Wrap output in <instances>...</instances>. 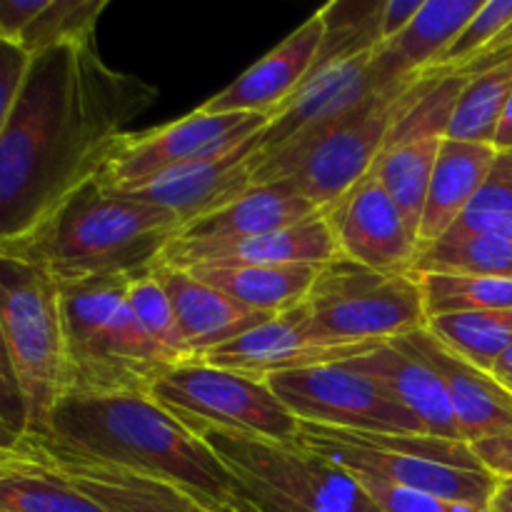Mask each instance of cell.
Segmentation results:
<instances>
[{"label": "cell", "mask_w": 512, "mask_h": 512, "mask_svg": "<svg viewBox=\"0 0 512 512\" xmlns=\"http://www.w3.org/2000/svg\"><path fill=\"white\" fill-rule=\"evenodd\" d=\"M158 95L155 85L105 63L98 45L33 55L0 135V245L28 235L98 178L115 138Z\"/></svg>", "instance_id": "obj_1"}, {"label": "cell", "mask_w": 512, "mask_h": 512, "mask_svg": "<svg viewBox=\"0 0 512 512\" xmlns=\"http://www.w3.org/2000/svg\"><path fill=\"white\" fill-rule=\"evenodd\" d=\"M28 443L55 458L113 465L180 485L218 512L253 505L213 448L148 393L65 395L50 415L48 435Z\"/></svg>", "instance_id": "obj_2"}, {"label": "cell", "mask_w": 512, "mask_h": 512, "mask_svg": "<svg viewBox=\"0 0 512 512\" xmlns=\"http://www.w3.org/2000/svg\"><path fill=\"white\" fill-rule=\"evenodd\" d=\"M183 228L170 210L98 178L65 198L43 223L0 253L40 265L58 283L148 273Z\"/></svg>", "instance_id": "obj_3"}, {"label": "cell", "mask_w": 512, "mask_h": 512, "mask_svg": "<svg viewBox=\"0 0 512 512\" xmlns=\"http://www.w3.org/2000/svg\"><path fill=\"white\" fill-rule=\"evenodd\" d=\"M133 278L113 275L58 283L68 353L65 395H150L153 385L175 368L130 310L128 285Z\"/></svg>", "instance_id": "obj_4"}, {"label": "cell", "mask_w": 512, "mask_h": 512, "mask_svg": "<svg viewBox=\"0 0 512 512\" xmlns=\"http://www.w3.org/2000/svg\"><path fill=\"white\" fill-rule=\"evenodd\" d=\"M445 75L430 70L403 85L378 90L313 140L265 155L255 170V185L285 183L325 213L375 168L395 123Z\"/></svg>", "instance_id": "obj_5"}, {"label": "cell", "mask_w": 512, "mask_h": 512, "mask_svg": "<svg viewBox=\"0 0 512 512\" xmlns=\"http://www.w3.org/2000/svg\"><path fill=\"white\" fill-rule=\"evenodd\" d=\"M300 445L360 478L458 500L490 510L498 480L485 473L468 443L425 433H350L303 423Z\"/></svg>", "instance_id": "obj_6"}, {"label": "cell", "mask_w": 512, "mask_h": 512, "mask_svg": "<svg viewBox=\"0 0 512 512\" xmlns=\"http://www.w3.org/2000/svg\"><path fill=\"white\" fill-rule=\"evenodd\" d=\"M0 325L25 403V438L43 440L68 393L58 280L40 265L0 253Z\"/></svg>", "instance_id": "obj_7"}, {"label": "cell", "mask_w": 512, "mask_h": 512, "mask_svg": "<svg viewBox=\"0 0 512 512\" xmlns=\"http://www.w3.org/2000/svg\"><path fill=\"white\" fill-rule=\"evenodd\" d=\"M260 512H383L353 473L300 443L198 430Z\"/></svg>", "instance_id": "obj_8"}, {"label": "cell", "mask_w": 512, "mask_h": 512, "mask_svg": "<svg viewBox=\"0 0 512 512\" xmlns=\"http://www.w3.org/2000/svg\"><path fill=\"white\" fill-rule=\"evenodd\" d=\"M310 325L328 343H390L428 328L415 273H378L348 258L320 268L308 300Z\"/></svg>", "instance_id": "obj_9"}, {"label": "cell", "mask_w": 512, "mask_h": 512, "mask_svg": "<svg viewBox=\"0 0 512 512\" xmlns=\"http://www.w3.org/2000/svg\"><path fill=\"white\" fill-rule=\"evenodd\" d=\"M150 398L193 433L205 428L298 443L300 423L270 390L268 380L193 358L170 368Z\"/></svg>", "instance_id": "obj_10"}, {"label": "cell", "mask_w": 512, "mask_h": 512, "mask_svg": "<svg viewBox=\"0 0 512 512\" xmlns=\"http://www.w3.org/2000/svg\"><path fill=\"white\" fill-rule=\"evenodd\" d=\"M270 115L258 113H205L193 110L180 120L158 128L123 133L110 145L98 180L118 193H135L155 178L215 158L253 135L263 133Z\"/></svg>", "instance_id": "obj_11"}, {"label": "cell", "mask_w": 512, "mask_h": 512, "mask_svg": "<svg viewBox=\"0 0 512 512\" xmlns=\"http://www.w3.org/2000/svg\"><path fill=\"white\" fill-rule=\"evenodd\" d=\"M268 385L300 423L350 433H425L420 420L375 380L345 365L288 370L270 375Z\"/></svg>", "instance_id": "obj_12"}, {"label": "cell", "mask_w": 512, "mask_h": 512, "mask_svg": "<svg viewBox=\"0 0 512 512\" xmlns=\"http://www.w3.org/2000/svg\"><path fill=\"white\" fill-rule=\"evenodd\" d=\"M375 50L315 60L313 70L298 88V93L270 115V123L263 133L260 158L290 148V145L313 140L315 135L325 133L338 120L353 113L370 95L385 90L380 88L373 75Z\"/></svg>", "instance_id": "obj_13"}, {"label": "cell", "mask_w": 512, "mask_h": 512, "mask_svg": "<svg viewBox=\"0 0 512 512\" xmlns=\"http://www.w3.org/2000/svg\"><path fill=\"white\" fill-rule=\"evenodd\" d=\"M383 343H355L338 345L320 338L310 325L308 308L298 305L293 310L273 315L258 328L248 330L240 338L208 350L200 360L235 373L253 375L268 380L270 375L288 373V370L320 368V365H343L360 358Z\"/></svg>", "instance_id": "obj_14"}, {"label": "cell", "mask_w": 512, "mask_h": 512, "mask_svg": "<svg viewBox=\"0 0 512 512\" xmlns=\"http://www.w3.org/2000/svg\"><path fill=\"white\" fill-rule=\"evenodd\" d=\"M340 258L378 273H413L420 243L373 173L325 210Z\"/></svg>", "instance_id": "obj_15"}, {"label": "cell", "mask_w": 512, "mask_h": 512, "mask_svg": "<svg viewBox=\"0 0 512 512\" xmlns=\"http://www.w3.org/2000/svg\"><path fill=\"white\" fill-rule=\"evenodd\" d=\"M320 210L305 198H300L293 188L285 183L255 185L243 198L233 200L225 208L205 215L183 225L168 248L163 250L158 263L178 268L190 255H198L203 250L228 248V245L243 243L255 235L273 233V230L290 228L303 220L313 218Z\"/></svg>", "instance_id": "obj_16"}, {"label": "cell", "mask_w": 512, "mask_h": 512, "mask_svg": "<svg viewBox=\"0 0 512 512\" xmlns=\"http://www.w3.org/2000/svg\"><path fill=\"white\" fill-rule=\"evenodd\" d=\"M263 133L253 135L215 158L200 160V163L173 170L163 178H155L145 188L135 190V195L170 210L180 220V225L205 218L255 188Z\"/></svg>", "instance_id": "obj_17"}, {"label": "cell", "mask_w": 512, "mask_h": 512, "mask_svg": "<svg viewBox=\"0 0 512 512\" xmlns=\"http://www.w3.org/2000/svg\"><path fill=\"white\" fill-rule=\"evenodd\" d=\"M325 40V20L320 10L310 15L298 30L275 45L268 55L250 65L238 80L205 100L200 110L205 113H258L273 115L285 100L298 93L300 85L313 70L315 58Z\"/></svg>", "instance_id": "obj_18"}, {"label": "cell", "mask_w": 512, "mask_h": 512, "mask_svg": "<svg viewBox=\"0 0 512 512\" xmlns=\"http://www.w3.org/2000/svg\"><path fill=\"white\" fill-rule=\"evenodd\" d=\"M403 340L443 378L463 443L470 445L512 428V388L508 383L455 353L438 335L430 333V328L405 335Z\"/></svg>", "instance_id": "obj_19"}, {"label": "cell", "mask_w": 512, "mask_h": 512, "mask_svg": "<svg viewBox=\"0 0 512 512\" xmlns=\"http://www.w3.org/2000/svg\"><path fill=\"white\" fill-rule=\"evenodd\" d=\"M345 368L380 385L393 400L420 420L428 435L445 440H460L453 405L438 370L403 338L378 345L370 353L343 363ZM463 443V440H460Z\"/></svg>", "instance_id": "obj_20"}, {"label": "cell", "mask_w": 512, "mask_h": 512, "mask_svg": "<svg viewBox=\"0 0 512 512\" xmlns=\"http://www.w3.org/2000/svg\"><path fill=\"white\" fill-rule=\"evenodd\" d=\"M483 3L485 0H425L408 28L375 50L373 75L380 88H395L438 68L440 58Z\"/></svg>", "instance_id": "obj_21"}, {"label": "cell", "mask_w": 512, "mask_h": 512, "mask_svg": "<svg viewBox=\"0 0 512 512\" xmlns=\"http://www.w3.org/2000/svg\"><path fill=\"white\" fill-rule=\"evenodd\" d=\"M150 273L158 278V283L168 293L185 343L195 358L240 338L248 330L258 328L265 320L273 318L268 313H255V310L235 303L233 298L195 278L190 270L155 263Z\"/></svg>", "instance_id": "obj_22"}, {"label": "cell", "mask_w": 512, "mask_h": 512, "mask_svg": "<svg viewBox=\"0 0 512 512\" xmlns=\"http://www.w3.org/2000/svg\"><path fill=\"white\" fill-rule=\"evenodd\" d=\"M35 453L43 460L45 468L63 475L108 512H218L213 505L183 490L180 485L165 483V480L150 478V475L113 468V465L55 458V455H45L40 450Z\"/></svg>", "instance_id": "obj_23"}, {"label": "cell", "mask_w": 512, "mask_h": 512, "mask_svg": "<svg viewBox=\"0 0 512 512\" xmlns=\"http://www.w3.org/2000/svg\"><path fill=\"white\" fill-rule=\"evenodd\" d=\"M108 0H0V43L38 55L63 45H95Z\"/></svg>", "instance_id": "obj_24"}, {"label": "cell", "mask_w": 512, "mask_h": 512, "mask_svg": "<svg viewBox=\"0 0 512 512\" xmlns=\"http://www.w3.org/2000/svg\"><path fill=\"white\" fill-rule=\"evenodd\" d=\"M498 150L485 143L445 138L430 175L428 198L420 220V248L448 235L498 160Z\"/></svg>", "instance_id": "obj_25"}, {"label": "cell", "mask_w": 512, "mask_h": 512, "mask_svg": "<svg viewBox=\"0 0 512 512\" xmlns=\"http://www.w3.org/2000/svg\"><path fill=\"white\" fill-rule=\"evenodd\" d=\"M323 265H198L190 273L255 313L278 315L308 300Z\"/></svg>", "instance_id": "obj_26"}, {"label": "cell", "mask_w": 512, "mask_h": 512, "mask_svg": "<svg viewBox=\"0 0 512 512\" xmlns=\"http://www.w3.org/2000/svg\"><path fill=\"white\" fill-rule=\"evenodd\" d=\"M340 258L338 243H335L333 228H330L325 213L313 215L290 228L273 230V233L255 235L243 243L228 245V248L203 250L190 255L180 270L198 268V265H325Z\"/></svg>", "instance_id": "obj_27"}, {"label": "cell", "mask_w": 512, "mask_h": 512, "mask_svg": "<svg viewBox=\"0 0 512 512\" xmlns=\"http://www.w3.org/2000/svg\"><path fill=\"white\" fill-rule=\"evenodd\" d=\"M445 138H413L388 143L370 173L383 183L393 203L403 213L410 233L420 243V220L428 198L430 175Z\"/></svg>", "instance_id": "obj_28"}, {"label": "cell", "mask_w": 512, "mask_h": 512, "mask_svg": "<svg viewBox=\"0 0 512 512\" xmlns=\"http://www.w3.org/2000/svg\"><path fill=\"white\" fill-rule=\"evenodd\" d=\"M430 333L478 368L493 373L512 345V310H468L430 318Z\"/></svg>", "instance_id": "obj_29"}, {"label": "cell", "mask_w": 512, "mask_h": 512, "mask_svg": "<svg viewBox=\"0 0 512 512\" xmlns=\"http://www.w3.org/2000/svg\"><path fill=\"white\" fill-rule=\"evenodd\" d=\"M38 455V453H35ZM0 512H108L63 475L40 465L0 475Z\"/></svg>", "instance_id": "obj_30"}, {"label": "cell", "mask_w": 512, "mask_h": 512, "mask_svg": "<svg viewBox=\"0 0 512 512\" xmlns=\"http://www.w3.org/2000/svg\"><path fill=\"white\" fill-rule=\"evenodd\" d=\"M512 98V60L468 78L450 118L448 138L493 145L500 115Z\"/></svg>", "instance_id": "obj_31"}, {"label": "cell", "mask_w": 512, "mask_h": 512, "mask_svg": "<svg viewBox=\"0 0 512 512\" xmlns=\"http://www.w3.org/2000/svg\"><path fill=\"white\" fill-rule=\"evenodd\" d=\"M413 273L512 278V240L498 238V235L443 238L420 248Z\"/></svg>", "instance_id": "obj_32"}, {"label": "cell", "mask_w": 512, "mask_h": 512, "mask_svg": "<svg viewBox=\"0 0 512 512\" xmlns=\"http://www.w3.org/2000/svg\"><path fill=\"white\" fill-rule=\"evenodd\" d=\"M428 318L468 310H512V278L490 275H418Z\"/></svg>", "instance_id": "obj_33"}, {"label": "cell", "mask_w": 512, "mask_h": 512, "mask_svg": "<svg viewBox=\"0 0 512 512\" xmlns=\"http://www.w3.org/2000/svg\"><path fill=\"white\" fill-rule=\"evenodd\" d=\"M498 235L512 240V153H500L475 198L445 238Z\"/></svg>", "instance_id": "obj_34"}, {"label": "cell", "mask_w": 512, "mask_h": 512, "mask_svg": "<svg viewBox=\"0 0 512 512\" xmlns=\"http://www.w3.org/2000/svg\"><path fill=\"white\" fill-rule=\"evenodd\" d=\"M128 303L138 323L143 325L145 333L153 338V343L173 360L175 365L188 363L195 355L190 353L188 343L183 338V330L178 325L173 305H170L168 293L158 283L153 273H140L130 280L128 285Z\"/></svg>", "instance_id": "obj_35"}, {"label": "cell", "mask_w": 512, "mask_h": 512, "mask_svg": "<svg viewBox=\"0 0 512 512\" xmlns=\"http://www.w3.org/2000/svg\"><path fill=\"white\" fill-rule=\"evenodd\" d=\"M512 23V0H485L480 5L478 13L473 15L468 25H465L463 33L458 35L453 45H450L448 53L440 58L438 68L443 73H453V70L463 68L465 63H470L473 58H478L480 53L493 45V40L503 33L505 28Z\"/></svg>", "instance_id": "obj_36"}, {"label": "cell", "mask_w": 512, "mask_h": 512, "mask_svg": "<svg viewBox=\"0 0 512 512\" xmlns=\"http://www.w3.org/2000/svg\"><path fill=\"white\" fill-rule=\"evenodd\" d=\"M358 483L368 490L370 498L375 500L383 512H490L488 508H480V505L470 503H458V500H445L435 498V495L415 493V490L395 488V485L380 483L373 478H360L355 475Z\"/></svg>", "instance_id": "obj_37"}, {"label": "cell", "mask_w": 512, "mask_h": 512, "mask_svg": "<svg viewBox=\"0 0 512 512\" xmlns=\"http://www.w3.org/2000/svg\"><path fill=\"white\" fill-rule=\"evenodd\" d=\"M0 423L25 438V403L20 395L18 378H15L8 343H5L3 325H0Z\"/></svg>", "instance_id": "obj_38"}, {"label": "cell", "mask_w": 512, "mask_h": 512, "mask_svg": "<svg viewBox=\"0 0 512 512\" xmlns=\"http://www.w3.org/2000/svg\"><path fill=\"white\" fill-rule=\"evenodd\" d=\"M30 65V55L13 48L8 43H0V135H3L8 115L13 110L18 90L23 85L25 70Z\"/></svg>", "instance_id": "obj_39"}, {"label": "cell", "mask_w": 512, "mask_h": 512, "mask_svg": "<svg viewBox=\"0 0 512 512\" xmlns=\"http://www.w3.org/2000/svg\"><path fill=\"white\" fill-rule=\"evenodd\" d=\"M480 468L495 480H512V428L470 443Z\"/></svg>", "instance_id": "obj_40"}, {"label": "cell", "mask_w": 512, "mask_h": 512, "mask_svg": "<svg viewBox=\"0 0 512 512\" xmlns=\"http://www.w3.org/2000/svg\"><path fill=\"white\" fill-rule=\"evenodd\" d=\"M423 3L425 0H383V10H380L378 23L380 45L403 33L410 25V20L418 15V10L423 8Z\"/></svg>", "instance_id": "obj_41"}, {"label": "cell", "mask_w": 512, "mask_h": 512, "mask_svg": "<svg viewBox=\"0 0 512 512\" xmlns=\"http://www.w3.org/2000/svg\"><path fill=\"white\" fill-rule=\"evenodd\" d=\"M510 60H512V23L493 40V45H490L485 53H480L478 58H473L470 63H465L463 68L453 70V73L465 75V78H473V75L485 73V70L495 68V65L510 63Z\"/></svg>", "instance_id": "obj_42"}, {"label": "cell", "mask_w": 512, "mask_h": 512, "mask_svg": "<svg viewBox=\"0 0 512 512\" xmlns=\"http://www.w3.org/2000/svg\"><path fill=\"white\" fill-rule=\"evenodd\" d=\"M33 465H40V458L35 455V450L28 448L25 450H5L0 448V475L3 473H13V470H28Z\"/></svg>", "instance_id": "obj_43"}, {"label": "cell", "mask_w": 512, "mask_h": 512, "mask_svg": "<svg viewBox=\"0 0 512 512\" xmlns=\"http://www.w3.org/2000/svg\"><path fill=\"white\" fill-rule=\"evenodd\" d=\"M493 148L498 153H512V98L505 105L503 115H500V123L498 130H495V138H493Z\"/></svg>", "instance_id": "obj_44"}, {"label": "cell", "mask_w": 512, "mask_h": 512, "mask_svg": "<svg viewBox=\"0 0 512 512\" xmlns=\"http://www.w3.org/2000/svg\"><path fill=\"white\" fill-rule=\"evenodd\" d=\"M490 512H512V480H498V488L490 500Z\"/></svg>", "instance_id": "obj_45"}, {"label": "cell", "mask_w": 512, "mask_h": 512, "mask_svg": "<svg viewBox=\"0 0 512 512\" xmlns=\"http://www.w3.org/2000/svg\"><path fill=\"white\" fill-rule=\"evenodd\" d=\"M0 448L25 450L28 448V438H23V435L15 433V430H10L5 423H0Z\"/></svg>", "instance_id": "obj_46"}, {"label": "cell", "mask_w": 512, "mask_h": 512, "mask_svg": "<svg viewBox=\"0 0 512 512\" xmlns=\"http://www.w3.org/2000/svg\"><path fill=\"white\" fill-rule=\"evenodd\" d=\"M493 373L498 375L500 380H512V345L508 348V353L498 360V365H495Z\"/></svg>", "instance_id": "obj_47"}, {"label": "cell", "mask_w": 512, "mask_h": 512, "mask_svg": "<svg viewBox=\"0 0 512 512\" xmlns=\"http://www.w3.org/2000/svg\"><path fill=\"white\" fill-rule=\"evenodd\" d=\"M240 512H260L258 508H255V505H250V508L248 510H240Z\"/></svg>", "instance_id": "obj_48"}, {"label": "cell", "mask_w": 512, "mask_h": 512, "mask_svg": "<svg viewBox=\"0 0 512 512\" xmlns=\"http://www.w3.org/2000/svg\"><path fill=\"white\" fill-rule=\"evenodd\" d=\"M503 383H508V385H510V388H512V380H503Z\"/></svg>", "instance_id": "obj_49"}]
</instances>
